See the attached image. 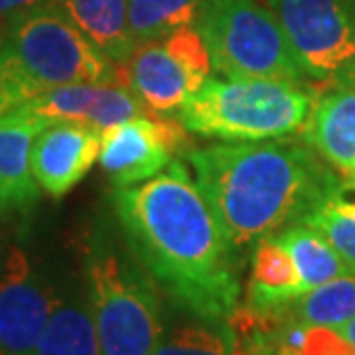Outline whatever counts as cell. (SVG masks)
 <instances>
[{"label":"cell","mask_w":355,"mask_h":355,"mask_svg":"<svg viewBox=\"0 0 355 355\" xmlns=\"http://www.w3.org/2000/svg\"><path fill=\"white\" fill-rule=\"evenodd\" d=\"M191 131L161 112L131 117L101 131V170L115 188L142 184L175 161L177 154H191Z\"/></svg>","instance_id":"cell-9"},{"label":"cell","mask_w":355,"mask_h":355,"mask_svg":"<svg viewBox=\"0 0 355 355\" xmlns=\"http://www.w3.org/2000/svg\"><path fill=\"white\" fill-rule=\"evenodd\" d=\"M314 105L312 92L293 80L207 78L179 108V122L204 138L254 142L303 128Z\"/></svg>","instance_id":"cell-5"},{"label":"cell","mask_w":355,"mask_h":355,"mask_svg":"<svg viewBox=\"0 0 355 355\" xmlns=\"http://www.w3.org/2000/svg\"><path fill=\"white\" fill-rule=\"evenodd\" d=\"M21 108L46 122H78L99 131L131 117L154 112L131 87L110 85V83H76V85L53 87Z\"/></svg>","instance_id":"cell-11"},{"label":"cell","mask_w":355,"mask_h":355,"mask_svg":"<svg viewBox=\"0 0 355 355\" xmlns=\"http://www.w3.org/2000/svg\"><path fill=\"white\" fill-rule=\"evenodd\" d=\"M305 293L291 254L277 236L257 241L252 245L248 307L259 314H275Z\"/></svg>","instance_id":"cell-15"},{"label":"cell","mask_w":355,"mask_h":355,"mask_svg":"<svg viewBox=\"0 0 355 355\" xmlns=\"http://www.w3.org/2000/svg\"><path fill=\"white\" fill-rule=\"evenodd\" d=\"M195 28L223 76L309 78L275 14L257 0H202Z\"/></svg>","instance_id":"cell-6"},{"label":"cell","mask_w":355,"mask_h":355,"mask_svg":"<svg viewBox=\"0 0 355 355\" xmlns=\"http://www.w3.org/2000/svg\"><path fill=\"white\" fill-rule=\"evenodd\" d=\"M85 282L101 355H156L165 335L161 289L101 225L87 239Z\"/></svg>","instance_id":"cell-4"},{"label":"cell","mask_w":355,"mask_h":355,"mask_svg":"<svg viewBox=\"0 0 355 355\" xmlns=\"http://www.w3.org/2000/svg\"><path fill=\"white\" fill-rule=\"evenodd\" d=\"M234 339H236V346H234V355H266V353L259 349V346L245 342V339H239L236 335H234Z\"/></svg>","instance_id":"cell-24"},{"label":"cell","mask_w":355,"mask_h":355,"mask_svg":"<svg viewBox=\"0 0 355 355\" xmlns=\"http://www.w3.org/2000/svg\"><path fill=\"white\" fill-rule=\"evenodd\" d=\"M200 5L202 0H128V26L133 40L140 46L195 26Z\"/></svg>","instance_id":"cell-21"},{"label":"cell","mask_w":355,"mask_h":355,"mask_svg":"<svg viewBox=\"0 0 355 355\" xmlns=\"http://www.w3.org/2000/svg\"><path fill=\"white\" fill-rule=\"evenodd\" d=\"M44 3H49V0H0V19L7 21L10 17H17V14Z\"/></svg>","instance_id":"cell-23"},{"label":"cell","mask_w":355,"mask_h":355,"mask_svg":"<svg viewBox=\"0 0 355 355\" xmlns=\"http://www.w3.org/2000/svg\"><path fill=\"white\" fill-rule=\"evenodd\" d=\"M277 241L286 248V252L291 254L293 263H296L305 293L335 277L353 273L346 266V261L337 254L335 248L328 243V239L309 225H293V227L279 232Z\"/></svg>","instance_id":"cell-18"},{"label":"cell","mask_w":355,"mask_h":355,"mask_svg":"<svg viewBox=\"0 0 355 355\" xmlns=\"http://www.w3.org/2000/svg\"><path fill=\"white\" fill-rule=\"evenodd\" d=\"M3 259H5V257H3V248H0V266H3Z\"/></svg>","instance_id":"cell-26"},{"label":"cell","mask_w":355,"mask_h":355,"mask_svg":"<svg viewBox=\"0 0 355 355\" xmlns=\"http://www.w3.org/2000/svg\"><path fill=\"white\" fill-rule=\"evenodd\" d=\"M76 83L128 87L126 64L105 58L51 0L7 19L0 49V112Z\"/></svg>","instance_id":"cell-3"},{"label":"cell","mask_w":355,"mask_h":355,"mask_svg":"<svg viewBox=\"0 0 355 355\" xmlns=\"http://www.w3.org/2000/svg\"><path fill=\"white\" fill-rule=\"evenodd\" d=\"M234 330L227 323H214L191 316L165 330L156 355H234Z\"/></svg>","instance_id":"cell-22"},{"label":"cell","mask_w":355,"mask_h":355,"mask_svg":"<svg viewBox=\"0 0 355 355\" xmlns=\"http://www.w3.org/2000/svg\"><path fill=\"white\" fill-rule=\"evenodd\" d=\"M101 152V131L78 122H49L35 138L33 175L51 198H62L92 170Z\"/></svg>","instance_id":"cell-12"},{"label":"cell","mask_w":355,"mask_h":355,"mask_svg":"<svg viewBox=\"0 0 355 355\" xmlns=\"http://www.w3.org/2000/svg\"><path fill=\"white\" fill-rule=\"evenodd\" d=\"M335 330L339 332V335H344V337L349 339V342L355 346V316H353V319L346 321V323H342V326H337Z\"/></svg>","instance_id":"cell-25"},{"label":"cell","mask_w":355,"mask_h":355,"mask_svg":"<svg viewBox=\"0 0 355 355\" xmlns=\"http://www.w3.org/2000/svg\"><path fill=\"white\" fill-rule=\"evenodd\" d=\"M303 225L321 232L355 273V181H337L309 211Z\"/></svg>","instance_id":"cell-19"},{"label":"cell","mask_w":355,"mask_h":355,"mask_svg":"<svg viewBox=\"0 0 355 355\" xmlns=\"http://www.w3.org/2000/svg\"><path fill=\"white\" fill-rule=\"evenodd\" d=\"M122 239L188 316L227 323L241 307V257L181 161L112 193Z\"/></svg>","instance_id":"cell-1"},{"label":"cell","mask_w":355,"mask_h":355,"mask_svg":"<svg viewBox=\"0 0 355 355\" xmlns=\"http://www.w3.org/2000/svg\"><path fill=\"white\" fill-rule=\"evenodd\" d=\"M35 355H101L87 296L58 298Z\"/></svg>","instance_id":"cell-17"},{"label":"cell","mask_w":355,"mask_h":355,"mask_svg":"<svg viewBox=\"0 0 355 355\" xmlns=\"http://www.w3.org/2000/svg\"><path fill=\"white\" fill-rule=\"evenodd\" d=\"M46 124L24 108L0 112V216H28L40 202L33 145Z\"/></svg>","instance_id":"cell-13"},{"label":"cell","mask_w":355,"mask_h":355,"mask_svg":"<svg viewBox=\"0 0 355 355\" xmlns=\"http://www.w3.org/2000/svg\"><path fill=\"white\" fill-rule=\"evenodd\" d=\"M312 80L355 85V0H266Z\"/></svg>","instance_id":"cell-7"},{"label":"cell","mask_w":355,"mask_h":355,"mask_svg":"<svg viewBox=\"0 0 355 355\" xmlns=\"http://www.w3.org/2000/svg\"><path fill=\"white\" fill-rule=\"evenodd\" d=\"M126 64L128 87L154 112H179L204 85L214 60L198 28H181L161 42L140 44Z\"/></svg>","instance_id":"cell-8"},{"label":"cell","mask_w":355,"mask_h":355,"mask_svg":"<svg viewBox=\"0 0 355 355\" xmlns=\"http://www.w3.org/2000/svg\"><path fill=\"white\" fill-rule=\"evenodd\" d=\"M284 319L337 328L355 316V273H346L303 293L279 309Z\"/></svg>","instance_id":"cell-20"},{"label":"cell","mask_w":355,"mask_h":355,"mask_svg":"<svg viewBox=\"0 0 355 355\" xmlns=\"http://www.w3.org/2000/svg\"><path fill=\"white\" fill-rule=\"evenodd\" d=\"M112 62H128L138 49L128 26V0H51Z\"/></svg>","instance_id":"cell-16"},{"label":"cell","mask_w":355,"mask_h":355,"mask_svg":"<svg viewBox=\"0 0 355 355\" xmlns=\"http://www.w3.org/2000/svg\"><path fill=\"white\" fill-rule=\"evenodd\" d=\"M188 161L218 223L239 250L305 223L339 181L305 140L220 142L191 149Z\"/></svg>","instance_id":"cell-2"},{"label":"cell","mask_w":355,"mask_h":355,"mask_svg":"<svg viewBox=\"0 0 355 355\" xmlns=\"http://www.w3.org/2000/svg\"><path fill=\"white\" fill-rule=\"evenodd\" d=\"M303 140L344 179L355 181V87H342L316 101L303 126Z\"/></svg>","instance_id":"cell-14"},{"label":"cell","mask_w":355,"mask_h":355,"mask_svg":"<svg viewBox=\"0 0 355 355\" xmlns=\"http://www.w3.org/2000/svg\"><path fill=\"white\" fill-rule=\"evenodd\" d=\"M55 303L24 248L12 245L0 266V355H35Z\"/></svg>","instance_id":"cell-10"}]
</instances>
